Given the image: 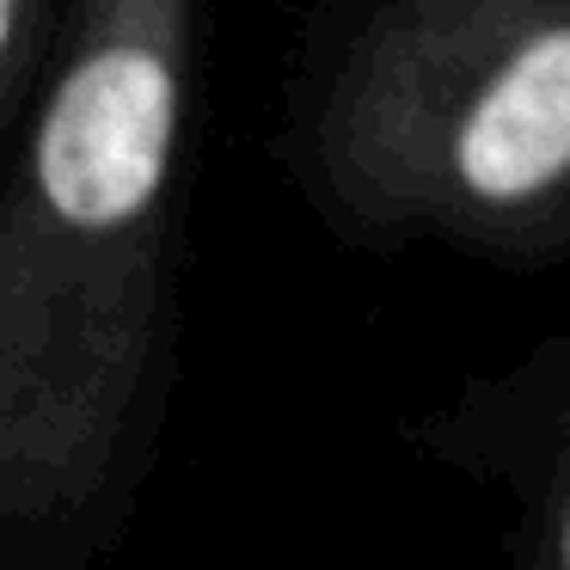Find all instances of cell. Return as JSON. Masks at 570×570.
<instances>
[{"label":"cell","instance_id":"1","mask_svg":"<svg viewBox=\"0 0 570 570\" xmlns=\"http://www.w3.org/2000/svg\"><path fill=\"white\" fill-rule=\"evenodd\" d=\"M209 0H68L0 209V570H92L154 472Z\"/></svg>","mask_w":570,"mask_h":570},{"label":"cell","instance_id":"2","mask_svg":"<svg viewBox=\"0 0 570 570\" xmlns=\"http://www.w3.org/2000/svg\"><path fill=\"white\" fill-rule=\"evenodd\" d=\"M276 154L350 252L570 264V0H313Z\"/></svg>","mask_w":570,"mask_h":570},{"label":"cell","instance_id":"3","mask_svg":"<svg viewBox=\"0 0 570 570\" xmlns=\"http://www.w3.org/2000/svg\"><path fill=\"white\" fill-rule=\"evenodd\" d=\"M405 442L509 503L503 570H570V313L509 368L423 405Z\"/></svg>","mask_w":570,"mask_h":570},{"label":"cell","instance_id":"4","mask_svg":"<svg viewBox=\"0 0 570 570\" xmlns=\"http://www.w3.org/2000/svg\"><path fill=\"white\" fill-rule=\"evenodd\" d=\"M68 26V0H0V124L26 129L43 75L56 62V43Z\"/></svg>","mask_w":570,"mask_h":570}]
</instances>
